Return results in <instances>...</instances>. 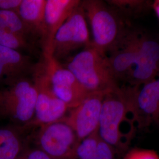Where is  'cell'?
Wrapping results in <instances>:
<instances>
[{"label": "cell", "mask_w": 159, "mask_h": 159, "mask_svg": "<svg viewBox=\"0 0 159 159\" xmlns=\"http://www.w3.org/2000/svg\"><path fill=\"white\" fill-rule=\"evenodd\" d=\"M107 59L120 87H140L159 75V38L131 27Z\"/></svg>", "instance_id": "obj_1"}, {"label": "cell", "mask_w": 159, "mask_h": 159, "mask_svg": "<svg viewBox=\"0 0 159 159\" xmlns=\"http://www.w3.org/2000/svg\"><path fill=\"white\" fill-rule=\"evenodd\" d=\"M81 6L91 27V46L107 56L118 48L132 26L106 1L84 0Z\"/></svg>", "instance_id": "obj_2"}, {"label": "cell", "mask_w": 159, "mask_h": 159, "mask_svg": "<svg viewBox=\"0 0 159 159\" xmlns=\"http://www.w3.org/2000/svg\"><path fill=\"white\" fill-rule=\"evenodd\" d=\"M137 129L130 105L123 89L108 92L104 97L98 127L103 141L113 147L117 153L127 150L133 135L124 130L125 125Z\"/></svg>", "instance_id": "obj_3"}, {"label": "cell", "mask_w": 159, "mask_h": 159, "mask_svg": "<svg viewBox=\"0 0 159 159\" xmlns=\"http://www.w3.org/2000/svg\"><path fill=\"white\" fill-rule=\"evenodd\" d=\"M64 67L89 93L114 91L120 88L109 67L107 56L91 45L70 58Z\"/></svg>", "instance_id": "obj_4"}, {"label": "cell", "mask_w": 159, "mask_h": 159, "mask_svg": "<svg viewBox=\"0 0 159 159\" xmlns=\"http://www.w3.org/2000/svg\"><path fill=\"white\" fill-rule=\"evenodd\" d=\"M0 91V116L16 125L25 126L34 119L37 90L32 79L27 77L8 81Z\"/></svg>", "instance_id": "obj_5"}, {"label": "cell", "mask_w": 159, "mask_h": 159, "mask_svg": "<svg viewBox=\"0 0 159 159\" xmlns=\"http://www.w3.org/2000/svg\"><path fill=\"white\" fill-rule=\"evenodd\" d=\"M32 80L37 93L34 119L24 127H40L60 120L67 113L69 108L54 92L43 61L36 63Z\"/></svg>", "instance_id": "obj_6"}, {"label": "cell", "mask_w": 159, "mask_h": 159, "mask_svg": "<svg viewBox=\"0 0 159 159\" xmlns=\"http://www.w3.org/2000/svg\"><path fill=\"white\" fill-rule=\"evenodd\" d=\"M87 21L85 12L80 3L55 35L51 52L54 59L58 62L69 59L77 50L91 46Z\"/></svg>", "instance_id": "obj_7"}, {"label": "cell", "mask_w": 159, "mask_h": 159, "mask_svg": "<svg viewBox=\"0 0 159 159\" xmlns=\"http://www.w3.org/2000/svg\"><path fill=\"white\" fill-rule=\"evenodd\" d=\"M35 137L37 148L51 159H77L80 141L71 127L58 121L39 127Z\"/></svg>", "instance_id": "obj_8"}, {"label": "cell", "mask_w": 159, "mask_h": 159, "mask_svg": "<svg viewBox=\"0 0 159 159\" xmlns=\"http://www.w3.org/2000/svg\"><path fill=\"white\" fill-rule=\"evenodd\" d=\"M121 87L130 103L137 129L159 127V75L138 87Z\"/></svg>", "instance_id": "obj_9"}, {"label": "cell", "mask_w": 159, "mask_h": 159, "mask_svg": "<svg viewBox=\"0 0 159 159\" xmlns=\"http://www.w3.org/2000/svg\"><path fill=\"white\" fill-rule=\"evenodd\" d=\"M42 61L54 92L67 105L69 110L77 107L90 94L80 84L74 74L50 54L43 53Z\"/></svg>", "instance_id": "obj_10"}, {"label": "cell", "mask_w": 159, "mask_h": 159, "mask_svg": "<svg viewBox=\"0 0 159 159\" xmlns=\"http://www.w3.org/2000/svg\"><path fill=\"white\" fill-rule=\"evenodd\" d=\"M110 91L91 93L59 121L71 127L81 142L97 130L103 100Z\"/></svg>", "instance_id": "obj_11"}, {"label": "cell", "mask_w": 159, "mask_h": 159, "mask_svg": "<svg viewBox=\"0 0 159 159\" xmlns=\"http://www.w3.org/2000/svg\"><path fill=\"white\" fill-rule=\"evenodd\" d=\"M81 2L80 0H46L44 31L40 40L43 53L51 54L57 31Z\"/></svg>", "instance_id": "obj_12"}, {"label": "cell", "mask_w": 159, "mask_h": 159, "mask_svg": "<svg viewBox=\"0 0 159 159\" xmlns=\"http://www.w3.org/2000/svg\"><path fill=\"white\" fill-rule=\"evenodd\" d=\"M0 60L6 72L5 83L32 74L36 64L21 51L2 46H0Z\"/></svg>", "instance_id": "obj_13"}, {"label": "cell", "mask_w": 159, "mask_h": 159, "mask_svg": "<svg viewBox=\"0 0 159 159\" xmlns=\"http://www.w3.org/2000/svg\"><path fill=\"white\" fill-rule=\"evenodd\" d=\"M46 0H22L17 13L31 35L41 40L44 31Z\"/></svg>", "instance_id": "obj_14"}, {"label": "cell", "mask_w": 159, "mask_h": 159, "mask_svg": "<svg viewBox=\"0 0 159 159\" xmlns=\"http://www.w3.org/2000/svg\"><path fill=\"white\" fill-rule=\"evenodd\" d=\"M26 128L20 125L0 127V159H17L27 146L23 132Z\"/></svg>", "instance_id": "obj_15"}, {"label": "cell", "mask_w": 159, "mask_h": 159, "mask_svg": "<svg viewBox=\"0 0 159 159\" xmlns=\"http://www.w3.org/2000/svg\"><path fill=\"white\" fill-rule=\"evenodd\" d=\"M125 19L144 15L152 9V1L144 0H110L106 1Z\"/></svg>", "instance_id": "obj_16"}, {"label": "cell", "mask_w": 159, "mask_h": 159, "mask_svg": "<svg viewBox=\"0 0 159 159\" xmlns=\"http://www.w3.org/2000/svg\"><path fill=\"white\" fill-rule=\"evenodd\" d=\"M0 28L29 39L31 35L17 11L0 10Z\"/></svg>", "instance_id": "obj_17"}, {"label": "cell", "mask_w": 159, "mask_h": 159, "mask_svg": "<svg viewBox=\"0 0 159 159\" xmlns=\"http://www.w3.org/2000/svg\"><path fill=\"white\" fill-rule=\"evenodd\" d=\"M0 46L19 51H32V44H30L29 39L1 28H0Z\"/></svg>", "instance_id": "obj_18"}, {"label": "cell", "mask_w": 159, "mask_h": 159, "mask_svg": "<svg viewBox=\"0 0 159 159\" xmlns=\"http://www.w3.org/2000/svg\"><path fill=\"white\" fill-rule=\"evenodd\" d=\"M99 140L96 130L81 140L77 149V159H94Z\"/></svg>", "instance_id": "obj_19"}, {"label": "cell", "mask_w": 159, "mask_h": 159, "mask_svg": "<svg viewBox=\"0 0 159 159\" xmlns=\"http://www.w3.org/2000/svg\"><path fill=\"white\" fill-rule=\"evenodd\" d=\"M123 159H159V155L152 149L134 148L127 151Z\"/></svg>", "instance_id": "obj_20"}, {"label": "cell", "mask_w": 159, "mask_h": 159, "mask_svg": "<svg viewBox=\"0 0 159 159\" xmlns=\"http://www.w3.org/2000/svg\"><path fill=\"white\" fill-rule=\"evenodd\" d=\"M117 154V152L113 147L100 137L94 159H115Z\"/></svg>", "instance_id": "obj_21"}, {"label": "cell", "mask_w": 159, "mask_h": 159, "mask_svg": "<svg viewBox=\"0 0 159 159\" xmlns=\"http://www.w3.org/2000/svg\"><path fill=\"white\" fill-rule=\"evenodd\" d=\"M17 159H51L39 148H30L27 146Z\"/></svg>", "instance_id": "obj_22"}, {"label": "cell", "mask_w": 159, "mask_h": 159, "mask_svg": "<svg viewBox=\"0 0 159 159\" xmlns=\"http://www.w3.org/2000/svg\"><path fill=\"white\" fill-rule=\"evenodd\" d=\"M22 0H0V10L17 11Z\"/></svg>", "instance_id": "obj_23"}, {"label": "cell", "mask_w": 159, "mask_h": 159, "mask_svg": "<svg viewBox=\"0 0 159 159\" xmlns=\"http://www.w3.org/2000/svg\"><path fill=\"white\" fill-rule=\"evenodd\" d=\"M152 9L153 10L159 20V0H154L152 3Z\"/></svg>", "instance_id": "obj_24"}, {"label": "cell", "mask_w": 159, "mask_h": 159, "mask_svg": "<svg viewBox=\"0 0 159 159\" xmlns=\"http://www.w3.org/2000/svg\"><path fill=\"white\" fill-rule=\"evenodd\" d=\"M6 79V75L4 66L0 60V82H4Z\"/></svg>", "instance_id": "obj_25"}]
</instances>
